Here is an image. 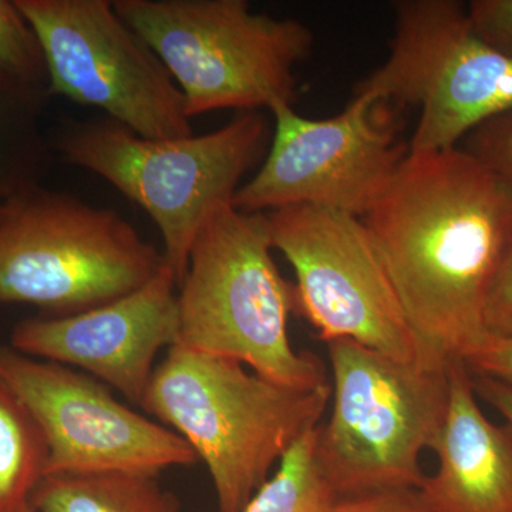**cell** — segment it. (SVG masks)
Wrapping results in <instances>:
<instances>
[{"mask_svg":"<svg viewBox=\"0 0 512 512\" xmlns=\"http://www.w3.org/2000/svg\"><path fill=\"white\" fill-rule=\"evenodd\" d=\"M367 231L427 366L487 335L485 299L512 239V192L464 148L407 153Z\"/></svg>","mask_w":512,"mask_h":512,"instance_id":"6da1fadb","label":"cell"},{"mask_svg":"<svg viewBox=\"0 0 512 512\" xmlns=\"http://www.w3.org/2000/svg\"><path fill=\"white\" fill-rule=\"evenodd\" d=\"M329 384L295 389L242 363L174 345L154 369L143 407L204 461L220 512H244L296 441L320 424Z\"/></svg>","mask_w":512,"mask_h":512,"instance_id":"7a4b0ae2","label":"cell"},{"mask_svg":"<svg viewBox=\"0 0 512 512\" xmlns=\"http://www.w3.org/2000/svg\"><path fill=\"white\" fill-rule=\"evenodd\" d=\"M272 249L265 214L228 204L205 221L178 286L177 345L237 360L284 386H325L319 357L292 348L295 285L282 278Z\"/></svg>","mask_w":512,"mask_h":512,"instance_id":"3957f363","label":"cell"},{"mask_svg":"<svg viewBox=\"0 0 512 512\" xmlns=\"http://www.w3.org/2000/svg\"><path fill=\"white\" fill-rule=\"evenodd\" d=\"M272 131L262 111H239L218 130L175 140L141 137L107 119L73 124L60 136L59 151L66 163L109 181L150 215L180 286L198 231L232 204L242 178L262 164Z\"/></svg>","mask_w":512,"mask_h":512,"instance_id":"277c9868","label":"cell"},{"mask_svg":"<svg viewBox=\"0 0 512 512\" xmlns=\"http://www.w3.org/2000/svg\"><path fill=\"white\" fill-rule=\"evenodd\" d=\"M164 265L163 252L116 211L37 183L0 202V305L77 315L137 291Z\"/></svg>","mask_w":512,"mask_h":512,"instance_id":"5b68a950","label":"cell"},{"mask_svg":"<svg viewBox=\"0 0 512 512\" xmlns=\"http://www.w3.org/2000/svg\"><path fill=\"white\" fill-rule=\"evenodd\" d=\"M326 345L333 407L315 441L326 484L336 498L419 490L421 453L446 423L448 366L402 362L352 339Z\"/></svg>","mask_w":512,"mask_h":512,"instance_id":"8992f818","label":"cell"},{"mask_svg":"<svg viewBox=\"0 0 512 512\" xmlns=\"http://www.w3.org/2000/svg\"><path fill=\"white\" fill-rule=\"evenodd\" d=\"M113 6L167 67L190 119L295 103V69L313 49L311 29L298 20L252 12L245 0H114Z\"/></svg>","mask_w":512,"mask_h":512,"instance_id":"52a82bcc","label":"cell"},{"mask_svg":"<svg viewBox=\"0 0 512 512\" xmlns=\"http://www.w3.org/2000/svg\"><path fill=\"white\" fill-rule=\"evenodd\" d=\"M393 18L389 57L356 90L420 109L409 153L457 148L485 121L512 111V60L478 37L467 6L399 0Z\"/></svg>","mask_w":512,"mask_h":512,"instance_id":"ba28073f","label":"cell"},{"mask_svg":"<svg viewBox=\"0 0 512 512\" xmlns=\"http://www.w3.org/2000/svg\"><path fill=\"white\" fill-rule=\"evenodd\" d=\"M45 55L49 94L106 111L154 140L194 136L185 101L154 50L110 0H15Z\"/></svg>","mask_w":512,"mask_h":512,"instance_id":"9c48e42d","label":"cell"},{"mask_svg":"<svg viewBox=\"0 0 512 512\" xmlns=\"http://www.w3.org/2000/svg\"><path fill=\"white\" fill-rule=\"evenodd\" d=\"M265 217L272 248L295 271V313L320 340L352 339L426 365L362 218L315 205L279 208Z\"/></svg>","mask_w":512,"mask_h":512,"instance_id":"30bf717a","label":"cell"},{"mask_svg":"<svg viewBox=\"0 0 512 512\" xmlns=\"http://www.w3.org/2000/svg\"><path fill=\"white\" fill-rule=\"evenodd\" d=\"M387 109L359 90L328 119H308L291 104H276L269 110L274 131L268 153L232 205L252 214L315 205L365 217L409 153Z\"/></svg>","mask_w":512,"mask_h":512,"instance_id":"8fae6325","label":"cell"},{"mask_svg":"<svg viewBox=\"0 0 512 512\" xmlns=\"http://www.w3.org/2000/svg\"><path fill=\"white\" fill-rule=\"evenodd\" d=\"M0 379L42 430L45 476L126 471L157 477L165 468L198 461L175 431L128 409L106 384L60 363L0 346Z\"/></svg>","mask_w":512,"mask_h":512,"instance_id":"7c38bea8","label":"cell"},{"mask_svg":"<svg viewBox=\"0 0 512 512\" xmlns=\"http://www.w3.org/2000/svg\"><path fill=\"white\" fill-rule=\"evenodd\" d=\"M177 279L167 265L148 284L99 308L20 322L12 348L47 362L72 365L141 406L163 348L177 345Z\"/></svg>","mask_w":512,"mask_h":512,"instance_id":"4fadbf2b","label":"cell"},{"mask_svg":"<svg viewBox=\"0 0 512 512\" xmlns=\"http://www.w3.org/2000/svg\"><path fill=\"white\" fill-rule=\"evenodd\" d=\"M450 400L437 441L439 470L417 493L430 512H512V430L478 406L463 360L448 363Z\"/></svg>","mask_w":512,"mask_h":512,"instance_id":"5bb4252c","label":"cell"},{"mask_svg":"<svg viewBox=\"0 0 512 512\" xmlns=\"http://www.w3.org/2000/svg\"><path fill=\"white\" fill-rule=\"evenodd\" d=\"M29 505L36 512H181L156 476L126 471L45 476Z\"/></svg>","mask_w":512,"mask_h":512,"instance_id":"9a60e30c","label":"cell"},{"mask_svg":"<svg viewBox=\"0 0 512 512\" xmlns=\"http://www.w3.org/2000/svg\"><path fill=\"white\" fill-rule=\"evenodd\" d=\"M47 446L35 417L0 379V512L29 507L45 477Z\"/></svg>","mask_w":512,"mask_h":512,"instance_id":"2e32d148","label":"cell"},{"mask_svg":"<svg viewBox=\"0 0 512 512\" xmlns=\"http://www.w3.org/2000/svg\"><path fill=\"white\" fill-rule=\"evenodd\" d=\"M45 90L35 89L0 72V191L3 195L36 183L45 157L37 133V116Z\"/></svg>","mask_w":512,"mask_h":512,"instance_id":"e0dca14e","label":"cell"},{"mask_svg":"<svg viewBox=\"0 0 512 512\" xmlns=\"http://www.w3.org/2000/svg\"><path fill=\"white\" fill-rule=\"evenodd\" d=\"M316 429L296 441L279 461L275 476L262 485L244 512L329 511L336 497L316 461Z\"/></svg>","mask_w":512,"mask_h":512,"instance_id":"ac0fdd59","label":"cell"},{"mask_svg":"<svg viewBox=\"0 0 512 512\" xmlns=\"http://www.w3.org/2000/svg\"><path fill=\"white\" fill-rule=\"evenodd\" d=\"M0 72L49 93L42 46L15 0H0Z\"/></svg>","mask_w":512,"mask_h":512,"instance_id":"d6986e66","label":"cell"},{"mask_svg":"<svg viewBox=\"0 0 512 512\" xmlns=\"http://www.w3.org/2000/svg\"><path fill=\"white\" fill-rule=\"evenodd\" d=\"M464 141V150L497 174L512 192V111L485 121Z\"/></svg>","mask_w":512,"mask_h":512,"instance_id":"ffe728a7","label":"cell"},{"mask_svg":"<svg viewBox=\"0 0 512 512\" xmlns=\"http://www.w3.org/2000/svg\"><path fill=\"white\" fill-rule=\"evenodd\" d=\"M467 13L478 37L512 60V0H473Z\"/></svg>","mask_w":512,"mask_h":512,"instance_id":"44dd1931","label":"cell"},{"mask_svg":"<svg viewBox=\"0 0 512 512\" xmlns=\"http://www.w3.org/2000/svg\"><path fill=\"white\" fill-rule=\"evenodd\" d=\"M484 323L490 335L512 338V239L488 289Z\"/></svg>","mask_w":512,"mask_h":512,"instance_id":"7402d4cb","label":"cell"},{"mask_svg":"<svg viewBox=\"0 0 512 512\" xmlns=\"http://www.w3.org/2000/svg\"><path fill=\"white\" fill-rule=\"evenodd\" d=\"M461 360L471 375L490 377L512 387V338L487 333Z\"/></svg>","mask_w":512,"mask_h":512,"instance_id":"603a6c76","label":"cell"},{"mask_svg":"<svg viewBox=\"0 0 512 512\" xmlns=\"http://www.w3.org/2000/svg\"><path fill=\"white\" fill-rule=\"evenodd\" d=\"M328 512H430L417 490L386 491L336 498Z\"/></svg>","mask_w":512,"mask_h":512,"instance_id":"cb8c5ba5","label":"cell"},{"mask_svg":"<svg viewBox=\"0 0 512 512\" xmlns=\"http://www.w3.org/2000/svg\"><path fill=\"white\" fill-rule=\"evenodd\" d=\"M471 376L477 396L494 407L507 420V426L512 430V387L490 377Z\"/></svg>","mask_w":512,"mask_h":512,"instance_id":"d4e9b609","label":"cell"},{"mask_svg":"<svg viewBox=\"0 0 512 512\" xmlns=\"http://www.w3.org/2000/svg\"><path fill=\"white\" fill-rule=\"evenodd\" d=\"M20 512H36V511H35V510H33V508H32V507H30V505H29V507H26V508H25V510H22V511H20Z\"/></svg>","mask_w":512,"mask_h":512,"instance_id":"484cf974","label":"cell"},{"mask_svg":"<svg viewBox=\"0 0 512 512\" xmlns=\"http://www.w3.org/2000/svg\"><path fill=\"white\" fill-rule=\"evenodd\" d=\"M3 197H5V195H3V192H2V191H0V202H2Z\"/></svg>","mask_w":512,"mask_h":512,"instance_id":"4316f807","label":"cell"}]
</instances>
